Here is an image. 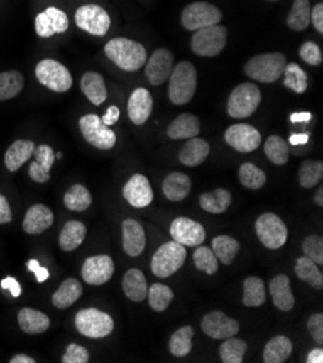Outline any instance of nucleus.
Returning a JSON list of instances; mask_svg holds the SVG:
<instances>
[{"instance_id":"50","label":"nucleus","mask_w":323,"mask_h":363,"mask_svg":"<svg viewBox=\"0 0 323 363\" xmlns=\"http://www.w3.org/2000/svg\"><path fill=\"white\" fill-rule=\"evenodd\" d=\"M303 253L305 257L310 258L314 264H323V238L319 235H310L303 240Z\"/></svg>"},{"instance_id":"48","label":"nucleus","mask_w":323,"mask_h":363,"mask_svg":"<svg viewBox=\"0 0 323 363\" xmlns=\"http://www.w3.org/2000/svg\"><path fill=\"white\" fill-rule=\"evenodd\" d=\"M246 352V343L236 337H228L219 347V354L224 363H241Z\"/></svg>"},{"instance_id":"42","label":"nucleus","mask_w":323,"mask_h":363,"mask_svg":"<svg viewBox=\"0 0 323 363\" xmlns=\"http://www.w3.org/2000/svg\"><path fill=\"white\" fill-rule=\"evenodd\" d=\"M264 152L273 164L284 165L287 161H289L290 148H289V143H287L281 136L273 135L264 143Z\"/></svg>"},{"instance_id":"45","label":"nucleus","mask_w":323,"mask_h":363,"mask_svg":"<svg viewBox=\"0 0 323 363\" xmlns=\"http://www.w3.org/2000/svg\"><path fill=\"white\" fill-rule=\"evenodd\" d=\"M287 25L293 30L302 32L310 25V4L309 0H295L292 12L287 18Z\"/></svg>"},{"instance_id":"21","label":"nucleus","mask_w":323,"mask_h":363,"mask_svg":"<svg viewBox=\"0 0 323 363\" xmlns=\"http://www.w3.org/2000/svg\"><path fill=\"white\" fill-rule=\"evenodd\" d=\"M54 223L53 211L44 204H33L28 208L22 228L29 235H41L48 230Z\"/></svg>"},{"instance_id":"47","label":"nucleus","mask_w":323,"mask_h":363,"mask_svg":"<svg viewBox=\"0 0 323 363\" xmlns=\"http://www.w3.org/2000/svg\"><path fill=\"white\" fill-rule=\"evenodd\" d=\"M148 301H150V307L154 310V311H164L168 308L170 303L173 301L174 298V293L171 291V288L164 285V284H153L151 288H148Z\"/></svg>"},{"instance_id":"12","label":"nucleus","mask_w":323,"mask_h":363,"mask_svg":"<svg viewBox=\"0 0 323 363\" xmlns=\"http://www.w3.org/2000/svg\"><path fill=\"white\" fill-rule=\"evenodd\" d=\"M76 25L94 36H104L111 28V16L99 5H83L76 12Z\"/></svg>"},{"instance_id":"1","label":"nucleus","mask_w":323,"mask_h":363,"mask_svg":"<svg viewBox=\"0 0 323 363\" xmlns=\"http://www.w3.org/2000/svg\"><path fill=\"white\" fill-rule=\"evenodd\" d=\"M104 54L124 71H138L148 60L143 45L128 38L111 40L104 47Z\"/></svg>"},{"instance_id":"64","label":"nucleus","mask_w":323,"mask_h":363,"mask_svg":"<svg viewBox=\"0 0 323 363\" xmlns=\"http://www.w3.org/2000/svg\"><path fill=\"white\" fill-rule=\"evenodd\" d=\"M268 2H277V0H268Z\"/></svg>"},{"instance_id":"10","label":"nucleus","mask_w":323,"mask_h":363,"mask_svg":"<svg viewBox=\"0 0 323 363\" xmlns=\"http://www.w3.org/2000/svg\"><path fill=\"white\" fill-rule=\"evenodd\" d=\"M222 12L207 2H195L187 5L182 13V23L187 30H199L207 26L219 25Z\"/></svg>"},{"instance_id":"39","label":"nucleus","mask_w":323,"mask_h":363,"mask_svg":"<svg viewBox=\"0 0 323 363\" xmlns=\"http://www.w3.org/2000/svg\"><path fill=\"white\" fill-rule=\"evenodd\" d=\"M193 336H195V330L193 328H190V325H185V328L174 332L168 343L171 354L175 357L187 356L193 346Z\"/></svg>"},{"instance_id":"26","label":"nucleus","mask_w":323,"mask_h":363,"mask_svg":"<svg viewBox=\"0 0 323 363\" xmlns=\"http://www.w3.org/2000/svg\"><path fill=\"white\" fill-rule=\"evenodd\" d=\"M210 154L209 143L202 138L189 139L178 154V160L186 167H197L206 161Z\"/></svg>"},{"instance_id":"7","label":"nucleus","mask_w":323,"mask_h":363,"mask_svg":"<svg viewBox=\"0 0 323 363\" xmlns=\"http://www.w3.org/2000/svg\"><path fill=\"white\" fill-rule=\"evenodd\" d=\"M192 38V51L200 57H214L224 51L228 40V30L222 25H213L199 30Z\"/></svg>"},{"instance_id":"60","label":"nucleus","mask_w":323,"mask_h":363,"mask_svg":"<svg viewBox=\"0 0 323 363\" xmlns=\"http://www.w3.org/2000/svg\"><path fill=\"white\" fill-rule=\"evenodd\" d=\"M289 140L292 145H303V143H307L309 135L307 133H296V135H292Z\"/></svg>"},{"instance_id":"53","label":"nucleus","mask_w":323,"mask_h":363,"mask_svg":"<svg viewBox=\"0 0 323 363\" xmlns=\"http://www.w3.org/2000/svg\"><path fill=\"white\" fill-rule=\"evenodd\" d=\"M307 330L319 346L323 345V314L317 313L310 315L307 320Z\"/></svg>"},{"instance_id":"32","label":"nucleus","mask_w":323,"mask_h":363,"mask_svg":"<svg viewBox=\"0 0 323 363\" xmlns=\"http://www.w3.org/2000/svg\"><path fill=\"white\" fill-rule=\"evenodd\" d=\"M86 233H87V229L82 222L70 220L64 225V228L60 233L58 245L64 252L76 250L83 243Z\"/></svg>"},{"instance_id":"2","label":"nucleus","mask_w":323,"mask_h":363,"mask_svg":"<svg viewBox=\"0 0 323 363\" xmlns=\"http://www.w3.org/2000/svg\"><path fill=\"white\" fill-rule=\"evenodd\" d=\"M197 89V71L196 67L189 61H182L173 68L170 74L168 97L173 104L185 106L187 104Z\"/></svg>"},{"instance_id":"55","label":"nucleus","mask_w":323,"mask_h":363,"mask_svg":"<svg viewBox=\"0 0 323 363\" xmlns=\"http://www.w3.org/2000/svg\"><path fill=\"white\" fill-rule=\"evenodd\" d=\"M28 269L35 274V277H37V281H38V282H44V281L48 279V277H50L48 269H47V268H43L37 259H32V261L28 262Z\"/></svg>"},{"instance_id":"20","label":"nucleus","mask_w":323,"mask_h":363,"mask_svg":"<svg viewBox=\"0 0 323 363\" xmlns=\"http://www.w3.org/2000/svg\"><path fill=\"white\" fill-rule=\"evenodd\" d=\"M153 96L147 89H136L128 100V116L135 125H143L153 113Z\"/></svg>"},{"instance_id":"33","label":"nucleus","mask_w":323,"mask_h":363,"mask_svg":"<svg viewBox=\"0 0 323 363\" xmlns=\"http://www.w3.org/2000/svg\"><path fill=\"white\" fill-rule=\"evenodd\" d=\"M80 87H82V91L86 94V97L94 106H100L107 99L106 84H104V80L99 74V72L87 71L86 74L82 77Z\"/></svg>"},{"instance_id":"36","label":"nucleus","mask_w":323,"mask_h":363,"mask_svg":"<svg viewBox=\"0 0 323 363\" xmlns=\"http://www.w3.org/2000/svg\"><path fill=\"white\" fill-rule=\"evenodd\" d=\"M265 285L258 277H248L243 281V298L246 307H261L265 303Z\"/></svg>"},{"instance_id":"17","label":"nucleus","mask_w":323,"mask_h":363,"mask_svg":"<svg viewBox=\"0 0 323 363\" xmlns=\"http://www.w3.org/2000/svg\"><path fill=\"white\" fill-rule=\"evenodd\" d=\"M122 193H124V199L132 207H136V208L147 207L154 200V191L148 178L141 174H135L129 178Z\"/></svg>"},{"instance_id":"4","label":"nucleus","mask_w":323,"mask_h":363,"mask_svg":"<svg viewBox=\"0 0 323 363\" xmlns=\"http://www.w3.org/2000/svg\"><path fill=\"white\" fill-rule=\"evenodd\" d=\"M186 257V246L177 243L175 240L167 242L154 253L151 269L158 278H168L183 267Z\"/></svg>"},{"instance_id":"38","label":"nucleus","mask_w":323,"mask_h":363,"mask_svg":"<svg viewBox=\"0 0 323 363\" xmlns=\"http://www.w3.org/2000/svg\"><path fill=\"white\" fill-rule=\"evenodd\" d=\"M295 271H296V275L299 277V279L305 281L310 286H313L316 289H322L323 288L322 271L317 268V264H314L310 258L300 257L296 261Z\"/></svg>"},{"instance_id":"54","label":"nucleus","mask_w":323,"mask_h":363,"mask_svg":"<svg viewBox=\"0 0 323 363\" xmlns=\"http://www.w3.org/2000/svg\"><path fill=\"white\" fill-rule=\"evenodd\" d=\"M310 22L314 25L319 33H323V5L317 4L313 9H310Z\"/></svg>"},{"instance_id":"31","label":"nucleus","mask_w":323,"mask_h":363,"mask_svg":"<svg viewBox=\"0 0 323 363\" xmlns=\"http://www.w3.org/2000/svg\"><path fill=\"white\" fill-rule=\"evenodd\" d=\"M82 294H83L82 284L75 278H68L60 285V288L54 293L51 301L55 308L65 310L73 306L82 297Z\"/></svg>"},{"instance_id":"5","label":"nucleus","mask_w":323,"mask_h":363,"mask_svg":"<svg viewBox=\"0 0 323 363\" xmlns=\"http://www.w3.org/2000/svg\"><path fill=\"white\" fill-rule=\"evenodd\" d=\"M76 329L89 339H103L114 332V318L97 308H84L76 314Z\"/></svg>"},{"instance_id":"58","label":"nucleus","mask_w":323,"mask_h":363,"mask_svg":"<svg viewBox=\"0 0 323 363\" xmlns=\"http://www.w3.org/2000/svg\"><path fill=\"white\" fill-rule=\"evenodd\" d=\"M0 286H2L4 289H9L11 291V294L13 296V297H19L21 296V285H19V282L15 279V278H12V277H8V278H5V279H2V282H0Z\"/></svg>"},{"instance_id":"25","label":"nucleus","mask_w":323,"mask_h":363,"mask_svg":"<svg viewBox=\"0 0 323 363\" xmlns=\"http://www.w3.org/2000/svg\"><path fill=\"white\" fill-rule=\"evenodd\" d=\"M192 190V181L183 172H171L163 181V193L170 201L185 200Z\"/></svg>"},{"instance_id":"9","label":"nucleus","mask_w":323,"mask_h":363,"mask_svg":"<svg viewBox=\"0 0 323 363\" xmlns=\"http://www.w3.org/2000/svg\"><path fill=\"white\" fill-rule=\"evenodd\" d=\"M84 139L97 150H112L116 143V135L109 126L102 122L97 115H86L79 122Z\"/></svg>"},{"instance_id":"19","label":"nucleus","mask_w":323,"mask_h":363,"mask_svg":"<svg viewBox=\"0 0 323 363\" xmlns=\"http://www.w3.org/2000/svg\"><path fill=\"white\" fill-rule=\"evenodd\" d=\"M68 29L67 15L57 8H48L35 18V32L41 38H51L57 33H64Z\"/></svg>"},{"instance_id":"52","label":"nucleus","mask_w":323,"mask_h":363,"mask_svg":"<svg viewBox=\"0 0 323 363\" xmlns=\"http://www.w3.org/2000/svg\"><path fill=\"white\" fill-rule=\"evenodd\" d=\"M302 60L305 62H307L309 65H313V67H317L322 64L323 61V55H322V51L320 48L312 43V41H307L305 43L302 47H300V51H299Z\"/></svg>"},{"instance_id":"43","label":"nucleus","mask_w":323,"mask_h":363,"mask_svg":"<svg viewBox=\"0 0 323 363\" xmlns=\"http://www.w3.org/2000/svg\"><path fill=\"white\" fill-rule=\"evenodd\" d=\"M238 177L241 184L249 190H260L261 187H264L267 181L265 172L251 162H245L241 165Z\"/></svg>"},{"instance_id":"14","label":"nucleus","mask_w":323,"mask_h":363,"mask_svg":"<svg viewBox=\"0 0 323 363\" xmlns=\"http://www.w3.org/2000/svg\"><path fill=\"white\" fill-rule=\"evenodd\" d=\"M202 330L212 339H228L239 332V323L222 311H212L202 320Z\"/></svg>"},{"instance_id":"46","label":"nucleus","mask_w":323,"mask_h":363,"mask_svg":"<svg viewBox=\"0 0 323 363\" xmlns=\"http://www.w3.org/2000/svg\"><path fill=\"white\" fill-rule=\"evenodd\" d=\"M323 178L322 161H305L299 169V183L303 189L316 187Z\"/></svg>"},{"instance_id":"27","label":"nucleus","mask_w":323,"mask_h":363,"mask_svg":"<svg viewBox=\"0 0 323 363\" xmlns=\"http://www.w3.org/2000/svg\"><path fill=\"white\" fill-rule=\"evenodd\" d=\"M19 328L23 333L28 335H40L50 329L51 320L47 314L33 310V308H22L18 315Z\"/></svg>"},{"instance_id":"3","label":"nucleus","mask_w":323,"mask_h":363,"mask_svg":"<svg viewBox=\"0 0 323 363\" xmlns=\"http://www.w3.org/2000/svg\"><path fill=\"white\" fill-rule=\"evenodd\" d=\"M287 58L280 52H270V54H260L251 58L245 64V74L260 83H274L281 76L285 68Z\"/></svg>"},{"instance_id":"8","label":"nucleus","mask_w":323,"mask_h":363,"mask_svg":"<svg viewBox=\"0 0 323 363\" xmlns=\"http://www.w3.org/2000/svg\"><path fill=\"white\" fill-rule=\"evenodd\" d=\"M35 76L43 86L57 93H64L73 86L71 72L55 60L47 58L38 62L37 68H35Z\"/></svg>"},{"instance_id":"22","label":"nucleus","mask_w":323,"mask_h":363,"mask_svg":"<svg viewBox=\"0 0 323 363\" xmlns=\"http://www.w3.org/2000/svg\"><path fill=\"white\" fill-rule=\"evenodd\" d=\"M35 161L29 165V177L35 181V183H48L50 179V171L55 162V154L48 145H40L33 151Z\"/></svg>"},{"instance_id":"23","label":"nucleus","mask_w":323,"mask_h":363,"mask_svg":"<svg viewBox=\"0 0 323 363\" xmlns=\"http://www.w3.org/2000/svg\"><path fill=\"white\" fill-rule=\"evenodd\" d=\"M122 243H124V250L128 253L129 257L135 258V257L141 255L143 249H146L147 238H146V232H143V228L141 226L139 222H136L133 219L124 220Z\"/></svg>"},{"instance_id":"30","label":"nucleus","mask_w":323,"mask_h":363,"mask_svg":"<svg viewBox=\"0 0 323 363\" xmlns=\"http://www.w3.org/2000/svg\"><path fill=\"white\" fill-rule=\"evenodd\" d=\"M200 132V121L195 115L183 113L178 118H175L168 129L167 135L171 139H192L196 138Z\"/></svg>"},{"instance_id":"61","label":"nucleus","mask_w":323,"mask_h":363,"mask_svg":"<svg viewBox=\"0 0 323 363\" xmlns=\"http://www.w3.org/2000/svg\"><path fill=\"white\" fill-rule=\"evenodd\" d=\"M312 119V115L310 113H293L290 116V121L293 123H299V122H309Z\"/></svg>"},{"instance_id":"18","label":"nucleus","mask_w":323,"mask_h":363,"mask_svg":"<svg viewBox=\"0 0 323 363\" xmlns=\"http://www.w3.org/2000/svg\"><path fill=\"white\" fill-rule=\"evenodd\" d=\"M173 68H174L173 52L167 48H160L148 60L146 67V76L153 86H160L170 79Z\"/></svg>"},{"instance_id":"57","label":"nucleus","mask_w":323,"mask_h":363,"mask_svg":"<svg viewBox=\"0 0 323 363\" xmlns=\"http://www.w3.org/2000/svg\"><path fill=\"white\" fill-rule=\"evenodd\" d=\"M121 118V111L118 106H111L109 108H107L104 116L102 118V122L106 125V126H112L115 125Z\"/></svg>"},{"instance_id":"51","label":"nucleus","mask_w":323,"mask_h":363,"mask_svg":"<svg viewBox=\"0 0 323 363\" xmlns=\"http://www.w3.org/2000/svg\"><path fill=\"white\" fill-rule=\"evenodd\" d=\"M90 359V354L87 349L83 346H79L76 343L68 345L65 353L61 357L62 363H87Z\"/></svg>"},{"instance_id":"29","label":"nucleus","mask_w":323,"mask_h":363,"mask_svg":"<svg viewBox=\"0 0 323 363\" xmlns=\"http://www.w3.org/2000/svg\"><path fill=\"white\" fill-rule=\"evenodd\" d=\"M122 288L125 296L135 301V303H141L147 298L148 294V285H147V279L146 275H143L139 269H129L122 281Z\"/></svg>"},{"instance_id":"13","label":"nucleus","mask_w":323,"mask_h":363,"mask_svg":"<svg viewBox=\"0 0 323 363\" xmlns=\"http://www.w3.org/2000/svg\"><path fill=\"white\" fill-rule=\"evenodd\" d=\"M225 140L235 151L249 154L254 152L261 145V133L254 126L238 123L226 129Z\"/></svg>"},{"instance_id":"63","label":"nucleus","mask_w":323,"mask_h":363,"mask_svg":"<svg viewBox=\"0 0 323 363\" xmlns=\"http://www.w3.org/2000/svg\"><path fill=\"white\" fill-rule=\"evenodd\" d=\"M314 201H316V204L317 206H323V189L322 187H319L317 189V193H316V196H314Z\"/></svg>"},{"instance_id":"34","label":"nucleus","mask_w":323,"mask_h":363,"mask_svg":"<svg viewBox=\"0 0 323 363\" xmlns=\"http://www.w3.org/2000/svg\"><path fill=\"white\" fill-rule=\"evenodd\" d=\"M293 345L292 340L285 336L273 337L264 349V362L265 363H283L292 354Z\"/></svg>"},{"instance_id":"35","label":"nucleus","mask_w":323,"mask_h":363,"mask_svg":"<svg viewBox=\"0 0 323 363\" xmlns=\"http://www.w3.org/2000/svg\"><path fill=\"white\" fill-rule=\"evenodd\" d=\"M232 203V194L225 189H218L212 193L200 196V206L204 211L212 214L225 213Z\"/></svg>"},{"instance_id":"40","label":"nucleus","mask_w":323,"mask_h":363,"mask_svg":"<svg viewBox=\"0 0 323 363\" xmlns=\"http://www.w3.org/2000/svg\"><path fill=\"white\" fill-rule=\"evenodd\" d=\"M23 76L19 71L11 69L0 74V101L16 97L23 90Z\"/></svg>"},{"instance_id":"44","label":"nucleus","mask_w":323,"mask_h":363,"mask_svg":"<svg viewBox=\"0 0 323 363\" xmlns=\"http://www.w3.org/2000/svg\"><path fill=\"white\" fill-rule=\"evenodd\" d=\"M64 204L71 211H84L92 204V194L86 187L76 184L65 193Z\"/></svg>"},{"instance_id":"41","label":"nucleus","mask_w":323,"mask_h":363,"mask_svg":"<svg viewBox=\"0 0 323 363\" xmlns=\"http://www.w3.org/2000/svg\"><path fill=\"white\" fill-rule=\"evenodd\" d=\"M283 76H284V86L287 89L293 90L297 94H303L306 91L307 74L299 64H296V62L285 64Z\"/></svg>"},{"instance_id":"49","label":"nucleus","mask_w":323,"mask_h":363,"mask_svg":"<svg viewBox=\"0 0 323 363\" xmlns=\"http://www.w3.org/2000/svg\"><path fill=\"white\" fill-rule=\"evenodd\" d=\"M193 261H195L196 268L199 271H203L207 275H213L219 269V259L214 257L213 250L206 246H199L195 250Z\"/></svg>"},{"instance_id":"59","label":"nucleus","mask_w":323,"mask_h":363,"mask_svg":"<svg viewBox=\"0 0 323 363\" xmlns=\"http://www.w3.org/2000/svg\"><path fill=\"white\" fill-rule=\"evenodd\" d=\"M307 363H322L323 362V350L320 347L313 349L307 356Z\"/></svg>"},{"instance_id":"62","label":"nucleus","mask_w":323,"mask_h":363,"mask_svg":"<svg viewBox=\"0 0 323 363\" xmlns=\"http://www.w3.org/2000/svg\"><path fill=\"white\" fill-rule=\"evenodd\" d=\"M37 360L32 359L31 356H26V354H16L11 359V363H35Z\"/></svg>"},{"instance_id":"37","label":"nucleus","mask_w":323,"mask_h":363,"mask_svg":"<svg viewBox=\"0 0 323 363\" xmlns=\"http://www.w3.org/2000/svg\"><path fill=\"white\" fill-rule=\"evenodd\" d=\"M239 242L228 235H221L217 236L212 240V250L222 264L231 265L236 257V253L239 252Z\"/></svg>"},{"instance_id":"15","label":"nucleus","mask_w":323,"mask_h":363,"mask_svg":"<svg viewBox=\"0 0 323 363\" xmlns=\"http://www.w3.org/2000/svg\"><path fill=\"white\" fill-rule=\"evenodd\" d=\"M170 235L173 240L183 246H199L206 239V232L199 222H195L187 217H177L171 223Z\"/></svg>"},{"instance_id":"6","label":"nucleus","mask_w":323,"mask_h":363,"mask_svg":"<svg viewBox=\"0 0 323 363\" xmlns=\"http://www.w3.org/2000/svg\"><path fill=\"white\" fill-rule=\"evenodd\" d=\"M261 103V91L253 83H242L232 90L228 100V115L234 119H245L253 115Z\"/></svg>"},{"instance_id":"28","label":"nucleus","mask_w":323,"mask_h":363,"mask_svg":"<svg viewBox=\"0 0 323 363\" xmlns=\"http://www.w3.org/2000/svg\"><path fill=\"white\" fill-rule=\"evenodd\" d=\"M35 143L26 139L15 140L8 148L5 154V165L11 172L18 171L32 155L35 151Z\"/></svg>"},{"instance_id":"16","label":"nucleus","mask_w":323,"mask_h":363,"mask_svg":"<svg viewBox=\"0 0 323 363\" xmlns=\"http://www.w3.org/2000/svg\"><path fill=\"white\" fill-rule=\"evenodd\" d=\"M115 272V262L107 255L90 257L84 261L82 268L83 279L90 285H103L112 278Z\"/></svg>"},{"instance_id":"11","label":"nucleus","mask_w":323,"mask_h":363,"mask_svg":"<svg viewBox=\"0 0 323 363\" xmlns=\"http://www.w3.org/2000/svg\"><path fill=\"white\" fill-rule=\"evenodd\" d=\"M256 232L261 243L268 249H280L287 242V228L274 213H264L258 217Z\"/></svg>"},{"instance_id":"56","label":"nucleus","mask_w":323,"mask_h":363,"mask_svg":"<svg viewBox=\"0 0 323 363\" xmlns=\"http://www.w3.org/2000/svg\"><path fill=\"white\" fill-rule=\"evenodd\" d=\"M12 222V210L5 196L0 194V223L5 225Z\"/></svg>"},{"instance_id":"24","label":"nucleus","mask_w":323,"mask_h":363,"mask_svg":"<svg viewBox=\"0 0 323 363\" xmlns=\"http://www.w3.org/2000/svg\"><path fill=\"white\" fill-rule=\"evenodd\" d=\"M270 294L274 306L281 311H290L295 307V296L290 286V279L287 275H277L270 284Z\"/></svg>"}]
</instances>
